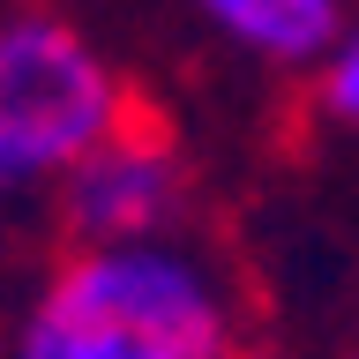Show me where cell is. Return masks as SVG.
<instances>
[{"label":"cell","instance_id":"obj_1","mask_svg":"<svg viewBox=\"0 0 359 359\" xmlns=\"http://www.w3.org/2000/svg\"><path fill=\"white\" fill-rule=\"evenodd\" d=\"M0 359H240V299L180 232L67 247L0 322Z\"/></svg>","mask_w":359,"mask_h":359},{"label":"cell","instance_id":"obj_2","mask_svg":"<svg viewBox=\"0 0 359 359\" xmlns=\"http://www.w3.org/2000/svg\"><path fill=\"white\" fill-rule=\"evenodd\" d=\"M128 112V75L67 15L45 8L0 15V202L60 187L67 165L90 157Z\"/></svg>","mask_w":359,"mask_h":359},{"label":"cell","instance_id":"obj_3","mask_svg":"<svg viewBox=\"0 0 359 359\" xmlns=\"http://www.w3.org/2000/svg\"><path fill=\"white\" fill-rule=\"evenodd\" d=\"M60 195V240L67 247H112V240H165L195 210V172L180 157V135L150 105H135L90 157L67 165Z\"/></svg>","mask_w":359,"mask_h":359},{"label":"cell","instance_id":"obj_4","mask_svg":"<svg viewBox=\"0 0 359 359\" xmlns=\"http://www.w3.org/2000/svg\"><path fill=\"white\" fill-rule=\"evenodd\" d=\"M232 45L262 53L277 67L330 60V45L344 38V8L337 0H195Z\"/></svg>","mask_w":359,"mask_h":359},{"label":"cell","instance_id":"obj_5","mask_svg":"<svg viewBox=\"0 0 359 359\" xmlns=\"http://www.w3.org/2000/svg\"><path fill=\"white\" fill-rule=\"evenodd\" d=\"M322 105H330L337 120H352V128H359V30H344V38L330 45V67H322Z\"/></svg>","mask_w":359,"mask_h":359},{"label":"cell","instance_id":"obj_6","mask_svg":"<svg viewBox=\"0 0 359 359\" xmlns=\"http://www.w3.org/2000/svg\"><path fill=\"white\" fill-rule=\"evenodd\" d=\"M240 359H269V352H240Z\"/></svg>","mask_w":359,"mask_h":359}]
</instances>
